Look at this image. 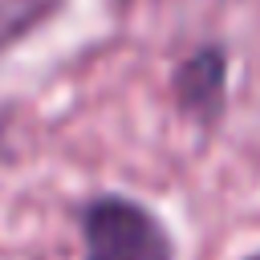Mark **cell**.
Segmentation results:
<instances>
[{"label": "cell", "mask_w": 260, "mask_h": 260, "mask_svg": "<svg viewBox=\"0 0 260 260\" xmlns=\"http://www.w3.org/2000/svg\"><path fill=\"white\" fill-rule=\"evenodd\" d=\"M81 240L85 260H175L162 219L126 195L89 199L81 207Z\"/></svg>", "instance_id": "1"}, {"label": "cell", "mask_w": 260, "mask_h": 260, "mask_svg": "<svg viewBox=\"0 0 260 260\" xmlns=\"http://www.w3.org/2000/svg\"><path fill=\"white\" fill-rule=\"evenodd\" d=\"M61 8H65V0H0V53L24 45Z\"/></svg>", "instance_id": "3"}, {"label": "cell", "mask_w": 260, "mask_h": 260, "mask_svg": "<svg viewBox=\"0 0 260 260\" xmlns=\"http://www.w3.org/2000/svg\"><path fill=\"white\" fill-rule=\"evenodd\" d=\"M252 260H260V256H252Z\"/></svg>", "instance_id": "5"}, {"label": "cell", "mask_w": 260, "mask_h": 260, "mask_svg": "<svg viewBox=\"0 0 260 260\" xmlns=\"http://www.w3.org/2000/svg\"><path fill=\"white\" fill-rule=\"evenodd\" d=\"M175 98L187 114L215 118V110L223 106V53L215 45L191 53L175 69Z\"/></svg>", "instance_id": "2"}, {"label": "cell", "mask_w": 260, "mask_h": 260, "mask_svg": "<svg viewBox=\"0 0 260 260\" xmlns=\"http://www.w3.org/2000/svg\"><path fill=\"white\" fill-rule=\"evenodd\" d=\"M8 154V118L0 114V158Z\"/></svg>", "instance_id": "4"}]
</instances>
